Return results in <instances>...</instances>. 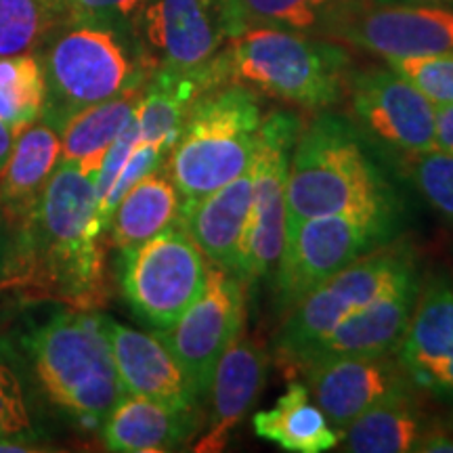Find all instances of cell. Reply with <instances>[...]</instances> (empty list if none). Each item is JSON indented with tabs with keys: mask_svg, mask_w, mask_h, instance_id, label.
Returning a JSON list of instances; mask_svg holds the SVG:
<instances>
[{
	"mask_svg": "<svg viewBox=\"0 0 453 453\" xmlns=\"http://www.w3.org/2000/svg\"><path fill=\"white\" fill-rule=\"evenodd\" d=\"M32 396L27 372L9 340L0 338V401Z\"/></svg>",
	"mask_w": 453,
	"mask_h": 453,
	"instance_id": "cell-34",
	"label": "cell"
},
{
	"mask_svg": "<svg viewBox=\"0 0 453 453\" xmlns=\"http://www.w3.org/2000/svg\"><path fill=\"white\" fill-rule=\"evenodd\" d=\"M17 134L11 130L7 124L0 120V168L4 166V162L9 160L11 150H13Z\"/></svg>",
	"mask_w": 453,
	"mask_h": 453,
	"instance_id": "cell-38",
	"label": "cell"
},
{
	"mask_svg": "<svg viewBox=\"0 0 453 453\" xmlns=\"http://www.w3.org/2000/svg\"><path fill=\"white\" fill-rule=\"evenodd\" d=\"M401 229L403 212L393 211L326 214L286 225L275 265L277 313H290L319 283L367 252L395 242Z\"/></svg>",
	"mask_w": 453,
	"mask_h": 453,
	"instance_id": "cell-7",
	"label": "cell"
},
{
	"mask_svg": "<svg viewBox=\"0 0 453 453\" xmlns=\"http://www.w3.org/2000/svg\"><path fill=\"white\" fill-rule=\"evenodd\" d=\"M428 426L418 393H411L384 401L357 418L340 434L338 445L349 453H407Z\"/></svg>",
	"mask_w": 453,
	"mask_h": 453,
	"instance_id": "cell-27",
	"label": "cell"
},
{
	"mask_svg": "<svg viewBox=\"0 0 453 453\" xmlns=\"http://www.w3.org/2000/svg\"><path fill=\"white\" fill-rule=\"evenodd\" d=\"M11 437L36 441H44L47 437L41 413L34 407V396L0 401V439Z\"/></svg>",
	"mask_w": 453,
	"mask_h": 453,
	"instance_id": "cell-33",
	"label": "cell"
},
{
	"mask_svg": "<svg viewBox=\"0 0 453 453\" xmlns=\"http://www.w3.org/2000/svg\"><path fill=\"white\" fill-rule=\"evenodd\" d=\"M294 111H271L260 124L250 173L252 196L235 275L248 286L275 269L286 235V194L292 150L303 127Z\"/></svg>",
	"mask_w": 453,
	"mask_h": 453,
	"instance_id": "cell-9",
	"label": "cell"
},
{
	"mask_svg": "<svg viewBox=\"0 0 453 453\" xmlns=\"http://www.w3.org/2000/svg\"><path fill=\"white\" fill-rule=\"evenodd\" d=\"M252 196V173L248 166L240 177L200 197L194 202H183L180 220L191 240L208 258V263L219 265L235 275L240 258L243 226Z\"/></svg>",
	"mask_w": 453,
	"mask_h": 453,
	"instance_id": "cell-21",
	"label": "cell"
},
{
	"mask_svg": "<svg viewBox=\"0 0 453 453\" xmlns=\"http://www.w3.org/2000/svg\"><path fill=\"white\" fill-rule=\"evenodd\" d=\"M373 3H399V4H453V0H373Z\"/></svg>",
	"mask_w": 453,
	"mask_h": 453,
	"instance_id": "cell-39",
	"label": "cell"
},
{
	"mask_svg": "<svg viewBox=\"0 0 453 453\" xmlns=\"http://www.w3.org/2000/svg\"><path fill=\"white\" fill-rule=\"evenodd\" d=\"M44 70L41 120L59 133L78 111L145 87L151 70L133 30L70 21L38 49Z\"/></svg>",
	"mask_w": 453,
	"mask_h": 453,
	"instance_id": "cell-3",
	"label": "cell"
},
{
	"mask_svg": "<svg viewBox=\"0 0 453 453\" xmlns=\"http://www.w3.org/2000/svg\"><path fill=\"white\" fill-rule=\"evenodd\" d=\"M180 206L183 200L166 168H156L130 187L113 208L107 225L111 243L122 252L133 250L179 225Z\"/></svg>",
	"mask_w": 453,
	"mask_h": 453,
	"instance_id": "cell-24",
	"label": "cell"
},
{
	"mask_svg": "<svg viewBox=\"0 0 453 453\" xmlns=\"http://www.w3.org/2000/svg\"><path fill=\"white\" fill-rule=\"evenodd\" d=\"M44 70L38 50L0 57V120L19 134L42 118Z\"/></svg>",
	"mask_w": 453,
	"mask_h": 453,
	"instance_id": "cell-28",
	"label": "cell"
},
{
	"mask_svg": "<svg viewBox=\"0 0 453 453\" xmlns=\"http://www.w3.org/2000/svg\"><path fill=\"white\" fill-rule=\"evenodd\" d=\"M332 41L382 59L453 53V4L365 3L338 27Z\"/></svg>",
	"mask_w": 453,
	"mask_h": 453,
	"instance_id": "cell-14",
	"label": "cell"
},
{
	"mask_svg": "<svg viewBox=\"0 0 453 453\" xmlns=\"http://www.w3.org/2000/svg\"><path fill=\"white\" fill-rule=\"evenodd\" d=\"M420 286L422 275L396 286L304 349L290 365L303 370L304 365L338 357L395 353L416 309Z\"/></svg>",
	"mask_w": 453,
	"mask_h": 453,
	"instance_id": "cell-18",
	"label": "cell"
},
{
	"mask_svg": "<svg viewBox=\"0 0 453 453\" xmlns=\"http://www.w3.org/2000/svg\"><path fill=\"white\" fill-rule=\"evenodd\" d=\"M24 347L44 393L87 430H99L124 396L99 313L64 311L32 334Z\"/></svg>",
	"mask_w": 453,
	"mask_h": 453,
	"instance_id": "cell-5",
	"label": "cell"
},
{
	"mask_svg": "<svg viewBox=\"0 0 453 453\" xmlns=\"http://www.w3.org/2000/svg\"><path fill=\"white\" fill-rule=\"evenodd\" d=\"M437 147L453 154V104L437 107Z\"/></svg>",
	"mask_w": 453,
	"mask_h": 453,
	"instance_id": "cell-36",
	"label": "cell"
},
{
	"mask_svg": "<svg viewBox=\"0 0 453 453\" xmlns=\"http://www.w3.org/2000/svg\"><path fill=\"white\" fill-rule=\"evenodd\" d=\"M347 113L361 134L387 157H405L437 147V105L390 65L349 70Z\"/></svg>",
	"mask_w": 453,
	"mask_h": 453,
	"instance_id": "cell-10",
	"label": "cell"
},
{
	"mask_svg": "<svg viewBox=\"0 0 453 453\" xmlns=\"http://www.w3.org/2000/svg\"><path fill=\"white\" fill-rule=\"evenodd\" d=\"M229 38L250 27H280L330 38L370 0H219Z\"/></svg>",
	"mask_w": 453,
	"mask_h": 453,
	"instance_id": "cell-22",
	"label": "cell"
},
{
	"mask_svg": "<svg viewBox=\"0 0 453 453\" xmlns=\"http://www.w3.org/2000/svg\"><path fill=\"white\" fill-rule=\"evenodd\" d=\"M449 426H451V428H453V418H451V422H449Z\"/></svg>",
	"mask_w": 453,
	"mask_h": 453,
	"instance_id": "cell-40",
	"label": "cell"
},
{
	"mask_svg": "<svg viewBox=\"0 0 453 453\" xmlns=\"http://www.w3.org/2000/svg\"><path fill=\"white\" fill-rule=\"evenodd\" d=\"M376 151L344 113L315 111L303 122L292 150L286 225L326 214L403 212V200Z\"/></svg>",
	"mask_w": 453,
	"mask_h": 453,
	"instance_id": "cell-1",
	"label": "cell"
},
{
	"mask_svg": "<svg viewBox=\"0 0 453 453\" xmlns=\"http://www.w3.org/2000/svg\"><path fill=\"white\" fill-rule=\"evenodd\" d=\"M53 447L44 445V441L36 439H0V453H38V451H50Z\"/></svg>",
	"mask_w": 453,
	"mask_h": 453,
	"instance_id": "cell-37",
	"label": "cell"
},
{
	"mask_svg": "<svg viewBox=\"0 0 453 453\" xmlns=\"http://www.w3.org/2000/svg\"><path fill=\"white\" fill-rule=\"evenodd\" d=\"M141 90L122 95V97L104 101L78 111L59 130L61 160L76 164L90 177L97 179L107 150L133 122Z\"/></svg>",
	"mask_w": 453,
	"mask_h": 453,
	"instance_id": "cell-26",
	"label": "cell"
},
{
	"mask_svg": "<svg viewBox=\"0 0 453 453\" xmlns=\"http://www.w3.org/2000/svg\"><path fill=\"white\" fill-rule=\"evenodd\" d=\"M395 357L418 393L453 407V277H422L416 309Z\"/></svg>",
	"mask_w": 453,
	"mask_h": 453,
	"instance_id": "cell-16",
	"label": "cell"
},
{
	"mask_svg": "<svg viewBox=\"0 0 453 453\" xmlns=\"http://www.w3.org/2000/svg\"><path fill=\"white\" fill-rule=\"evenodd\" d=\"M269 357L254 340L243 332L225 350L214 367L206 399V433L197 441L194 451L214 453L223 451L231 433L246 413L252 410L267 382Z\"/></svg>",
	"mask_w": 453,
	"mask_h": 453,
	"instance_id": "cell-19",
	"label": "cell"
},
{
	"mask_svg": "<svg viewBox=\"0 0 453 453\" xmlns=\"http://www.w3.org/2000/svg\"><path fill=\"white\" fill-rule=\"evenodd\" d=\"M133 32L151 73L197 70L229 41L219 0H147Z\"/></svg>",
	"mask_w": 453,
	"mask_h": 453,
	"instance_id": "cell-13",
	"label": "cell"
},
{
	"mask_svg": "<svg viewBox=\"0 0 453 453\" xmlns=\"http://www.w3.org/2000/svg\"><path fill=\"white\" fill-rule=\"evenodd\" d=\"M19 234L24 275L78 309L97 303L104 286L97 179L59 162Z\"/></svg>",
	"mask_w": 453,
	"mask_h": 453,
	"instance_id": "cell-2",
	"label": "cell"
},
{
	"mask_svg": "<svg viewBox=\"0 0 453 453\" xmlns=\"http://www.w3.org/2000/svg\"><path fill=\"white\" fill-rule=\"evenodd\" d=\"M420 273L418 254L410 242H390L367 252L349 267L311 290L290 313L283 315L273 347L290 365L304 349L330 334L350 315Z\"/></svg>",
	"mask_w": 453,
	"mask_h": 453,
	"instance_id": "cell-8",
	"label": "cell"
},
{
	"mask_svg": "<svg viewBox=\"0 0 453 453\" xmlns=\"http://www.w3.org/2000/svg\"><path fill=\"white\" fill-rule=\"evenodd\" d=\"M387 64L437 107L453 104V53L388 59Z\"/></svg>",
	"mask_w": 453,
	"mask_h": 453,
	"instance_id": "cell-31",
	"label": "cell"
},
{
	"mask_svg": "<svg viewBox=\"0 0 453 453\" xmlns=\"http://www.w3.org/2000/svg\"><path fill=\"white\" fill-rule=\"evenodd\" d=\"M252 430L258 439L290 453H324L340 443V433L330 426L307 384L300 382L283 390L271 410L254 413Z\"/></svg>",
	"mask_w": 453,
	"mask_h": 453,
	"instance_id": "cell-25",
	"label": "cell"
},
{
	"mask_svg": "<svg viewBox=\"0 0 453 453\" xmlns=\"http://www.w3.org/2000/svg\"><path fill=\"white\" fill-rule=\"evenodd\" d=\"M257 90L229 82L196 99L164 162L180 200L194 202L246 173L263 124Z\"/></svg>",
	"mask_w": 453,
	"mask_h": 453,
	"instance_id": "cell-6",
	"label": "cell"
},
{
	"mask_svg": "<svg viewBox=\"0 0 453 453\" xmlns=\"http://www.w3.org/2000/svg\"><path fill=\"white\" fill-rule=\"evenodd\" d=\"M220 61L226 84H243L309 111L340 104L350 70L349 53L330 38L280 27H250L229 38Z\"/></svg>",
	"mask_w": 453,
	"mask_h": 453,
	"instance_id": "cell-4",
	"label": "cell"
},
{
	"mask_svg": "<svg viewBox=\"0 0 453 453\" xmlns=\"http://www.w3.org/2000/svg\"><path fill=\"white\" fill-rule=\"evenodd\" d=\"M246 290L240 277L211 263L194 304L168 330L156 332L183 367L202 405L214 367L246 326Z\"/></svg>",
	"mask_w": 453,
	"mask_h": 453,
	"instance_id": "cell-12",
	"label": "cell"
},
{
	"mask_svg": "<svg viewBox=\"0 0 453 453\" xmlns=\"http://www.w3.org/2000/svg\"><path fill=\"white\" fill-rule=\"evenodd\" d=\"M64 24L57 0H0V57L38 50Z\"/></svg>",
	"mask_w": 453,
	"mask_h": 453,
	"instance_id": "cell-29",
	"label": "cell"
},
{
	"mask_svg": "<svg viewBox=\"0 0 453 453\" xmlns=\"http://www.w3.org/2000/svg\"><path fill=\"white\" fill-rule=\"evenodd\" d=\"M124 395L147 396L180 410H200L189 378L156 332H141L101 315Z\"/></svg>",
	"mask_w": 453,
	"mask_h": 453,
	"instance_id": "cell-17",
	"label": "cell"
},
{
	"mask_svg": "<svg viewBox=\"0 0 453 453\" xmlns=\"http://www.w3.org/2000/svg\"><path fill=\"white\" fill-rule=\"evenodd\" d=\"M61 139L42 120L17 134L9 160L0 168V211L21 225L59 166Z\"/></svg>",
	"mask_w": 453,
	"mask_h": 453,
	"instance_id": "cell-23",
	"label": "cell"
},
{
	"mask_svg": "<svg viewBox=\"0 0 453 453\" xmlns=\"http://www.w3.org/2000/svg\"><path fill=\"white\" fill-rule=\"evenodd\" d=\"M300 372L313 401L340 434L372 407L418 393L395 353L338 357L304 365Z\"/></svg>",
	"mask_w": 453,
	"mask_h": 453,
	"instance_id": "cell-15",
	"label": "cell"
},
{
	"mask_svg": "<svg viewBox=\"0 0 453 453\" xmlns=\"http://www.w3.org/2000/svg\"><path fill=\"white\" fill-rule=\"evenodd\" d=\"M65 24L70 21H88L133 30L141 9L147 0H57Z\"/></svg>",
	"mask_w": 453,
	"mask_h": 453,
	"instance_id": "cell-32",
	"label": "cell"
},
{
	"mask_svg": "<svg viewBox=\"0 0 453 453\" xmlns=\"http://www.w3.org/2000/svg\"><path fill=\"white\" fill-rule=\"evenodd\" d=\"M413 451L418 453H453V428H441L430 424L424 434L418 439Z\"/></svg>",
	"mask_w": 453,
	"mask_h": 453,
	"instance_id": "cell-35",
	"label": "cell"
},
{
	"mask_svg": "<svg viewBox=\"0 0 453 453\" xmlns=\"http://www.w3.org/2000/svg\"><path fill=\"white\" fill-rule=\"evenodd\" d=\"M403 166L407 179L424 202L453 226V154L434 147L405 157Z\"/></svg>",
	"mask_w": 453,
	"mask_h": 453,
	"instance_id": "cell-30",
	"label": "cell"
},
{
	"mask_svg": "<svg viewBox=\"0 0 453 453\" xmlns=\"http://www.w3.org/2000/svg\"><path fill=\"white\" fill-rule=\"evenodd\" d=\"M208 258L180 225L122 252V292L133 313L154 327L168 330L200 296Z\"/></svg>",
	"mask_w": 453,
	"mask_h": 453,
	"instance_id": "cell-11",
	"label": "cell"
},
{
	"mask_svg": "<svg viewBox=\"0 0 453 453\" xmlns=\"http://www.w3.org/2000/svg\"><path fill=\"white\" fill-rule=\"evenodd\" d=\"M202 422L200 410H180L147 396L124 395L99 430L110 451L164 453L189 443L200 433Z\"/></svg>",
	"mask_w": 453,
	"mask_h": 453,
	"instance_id": "cell-20",
	"label": "cell"
}]
</instances>
